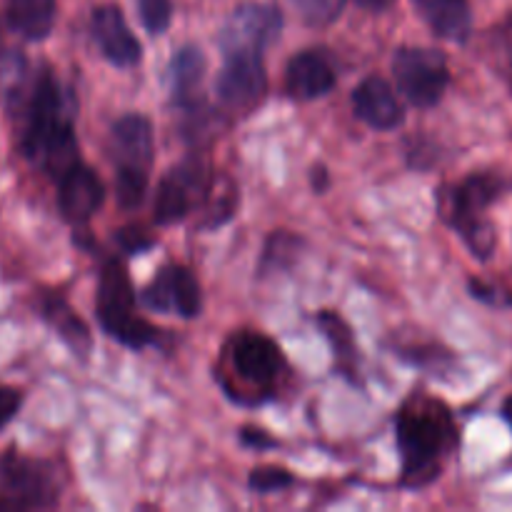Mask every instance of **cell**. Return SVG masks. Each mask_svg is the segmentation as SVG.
<instances>
[{"mask_svg": "<svg viewBox=\"0 0 512 512\" xmlns=\"http://www.w3.org/2000/svg\"><path fill=\"white\" fill-rule=\"evenodd\" d=\"M503 305H508V308H512V293H510V295H505V300H503Z\"/></svg>", "mask_w": 512, "mask_h": 512, "instance_id": "836d02e7", "label": "cell"}, {"mask_svg": "<svg viewBox=\"0 0 512 512\" xmlns=\"http://www.w3.org/2000/svg\"><path fill=\"white\" fill-rule=\"evenodd\" d=\"M223 70L215 80L218 103L230 115H248L263 103L268 93L263 50H228Z\"/></svg>", "mask_w": 512, "mask_h": 512, "instance_id": "30bf717a", "label": "cell"}, {"mask_svg": "<svg viewBox=\"0 0 512 512\" xmlns=\"http://www.w3.org/2000/svg\"><path fill=\"white\" fill-rule=\"evenodd\" d=\"M355 118L373 130H395L405 123L403 103L398 100L388 80L370 75L353 90Z\"/></svg>", "mask_w": 512, "mask_h": 512, "instance_id": "e0dca14e", "label": "cell"}, {"mask_svg": "<svg viewBox=\"0 0 512 512\" xmlns=\"http://www.w3.org/2000/svg\"><path fill=\"white\" fill-rule=\"evenodd\" d=\"M58 0H5V18L18 35L30 43L45 40L53 33Z\"/></svg>", "mask_w": 512, "mask_h": 512, "instance_id": "ffe728a7", "label": "cell"}, {"mask_svg": "<svg viewBox=\"0 0 512 512\" xmlns=\"http://www.w3.org/2000/svg\"><path fill=\"white\" fill-rule=\"evenodd\" d=\"M140 23L150 35H163L173 20V3L170 0H135Z\"/></svg>", "mask_w": 512, "mask_h": 512, "instance_id": "484cf974", "label": "cell"}, {"mask_svg": "<svg viewBox=\"0 0 512 512\" xmlns=\"http://www.w3.org/2000/svg\"><path fill=\"white\" fill-rule=\"evenodd\" d=\"M8 105L18 110L20 150L25 158L55 180L80 160L78 138H75V105L73 93L55 78L50 68H40L33 78L8 98Z\"/></svg>", "mask_w": 512, "mask_h": 512, "instance_id": "6da1fadb", "label": "cell"}, {"mask_svg": "<svg viewBox=\"0 0 512 512\" xmlns=\"http://www.w3.org/2000/svg\"><path fill=\"white\" fill-rule=\"evenodd\" d=\"M393 75L398 90L415 108H433L450 85L448 60L440 50L403 45L393 55Z\"/></svg>", "mask_w": 512, "mask_h": 512, "instance_id": "9c48e42d", "label": "cell"}, {"mask_svg": "<svg viewBox=\"0 0 512 512\" xmlns=\"http://www.w3.org/2000/svg\"><path fill=\"white\" fill-rule=\"evenodd\" d=\"M512 190V180L495 170L470 173L458 183H448L435 193L438 215L460 235L478 260H490L498 235L488 210Z\"/></svg>", "mask_w": 512, "mask_h": 512, "instance_id": "3957f363", "label": "cell"}, {"mask_svg": "<svg viewBox=\"0 0 512 512\" xmlns=\"http://www.w3.org/2000/svg\"><path fill=\"white\" fill-rule=\"evenodd\" d=\"M240 443H243L245 448L268 450V448H275V445H278V440L270 438L265 430H258V428H250V425H245V428L240 430Z\"/></svg>", "mask_w": 512, "mask_h": 512, "instance_id": "f546056e", "label": "cell"}, {"mask_svg": "<svg viewBox=\"0 0 512 512\" xmlns=\"http://www.w3.org/2000/svg\"><path fill=\"white\" fill-rule=\"evenodd\" d=\"M420 18L438 38L465 43L473 35V10L468 0H413Z\"/></svg>", "mask_w": 512, "mask_h": 512, "instance_id": "ac0fdd59", "label": "cell"}, {"mask_svg": "<svg viewBox=\"0 0 512 512\" xmlns=\"http://www.w3.org/2000/svg\"><path fill=\"white\" fill-rule=\"evenodd\" d=\"M90 33L100 55L115 68H135L143 60V45L133 35L118 5H98L90 15Z\"/></svg>", "mask_w": 512, "mask_h": 512, "instance_id": "5bb4252c", "label": "cell"}, {"mask_svg": "<svg viewBox=\"0 0 512 512\" xmlns=\"http://www.w3.org/2000/svg\"><path fill=\"white\" fill-rule=\"evenodd\" d=\"M495 53H498L500 70L512 85V23L500 33V43H495Z\"/></svg>", "mask_w": 512, "mask_h": 512, "instance_id": "f1b7e54d", "label": "cell"}, {"mask_svg": "<svg viewBox=\"0 0 512 512\" xmlns=\"http://www.w3.org/2000/svg\"><path fill=\"white\" fill-rule=\"evenodd\" d=\"M315 323L320 325V330H323L325 338H328L340 373L348 375L353 383H358V378H355V370H358V345H355L350 325L345 323L338 313H333V310H323V313H318Z\"/></svg>", "mask_w": 512, "mask_h": 512, "instance_id": "44dd1931", "label": "cell"}, {"mask_svg": "<svg viewBox=\"0 0 512 512\" xmlns=\"http://www.w3.org/2000/svg\"><path fill=\"white\" fill-rule=\"evenodd\" d=\"M20 405H23V393L18 388L0 385V430L18 415Z\"/></svg>", "mask_w": 512, "mask_h": 512, "instance_id": "83f0119b", "label": "cell"}, {"mask_svg": "<svg viewBox=\"0 0 512 512\" xmlns=\"http://www.w3.org/2000/svg\"><path fill=\"white\" fill-rule=\"evenodd\" d=\"M295 475L290 470L278 468V465H260L250 473L248 488L255 495H270V493H283V490L293 488Z\"/></svg>", "mask_w": 512, "mask_h": 512, "instance_id": "d4e9b609", "label": "cell"}, {"mask_svg": "<svg viewBox=\"0 0 512 512\" xmlns=\"http://www.w3.org/2000/svg\"><path fill=\"white\" fill-rule=\"evenodd\" d=\"M210 183H213V173L198 153H190L188 158L175 163L158 183L153 205L155 223L168 228L198 213L203 208Z\"/></svg>", "mask_w": 512, "mask_h": 512, "instance_id": "ba28073f", "label": "cell"}, {"mask_svg": "<svg viewBox=\"0 0 512 512\" xmlns=\"http://www.w3.org/2000/svg\"><path fill=\"white\" fill-rule=\"evenodd\" d=\"M205 70H208L205 53L193 43H185L183 48L175 50L168 65L170 98H173V105L183 110L188 118H193L195 123H198V115L205 105L203 95H200Z\"/></svg>", "mask_w": 512, "mask_h": 512, "instance_id": "2e32d148", "label": "cell"}, {"mask_svg": "<svg viewBox=\"0 0 512 512\" xmlns=\"http://www.w3.org/2000/svg\"><path fill=\"white\" fill-rule=\"evenodd\" d=\"M105 185L90 165L78 160L58 178V210L65 223L83 228L103 208Z\"/></svg>", "mask_w": 512, "mask_h": 512, "instance_id": "4fadbf2b", "label": "cell"}, {"mask_svg": "<svg viewBox=\"0 0 512 512\" xmlns=\"http://www.w3.org/2000/svg\"><path fill=\"white\" fill-rule=\"evenodd\" d=\"M95 315L103 333L123 348L135 353L145 348H163L168 330L155 328L143 315H138V293L130 280L128 265L120 258H105L100 265Z\"/></svg>", "mask_w": 512, "mask_h": 512, "instance_id": "5b68a950", "label": "cell"}, {"mask_svg": "<svg viewBox=\"0 0 512 512\" xmlns=\"http://www.w3.org/2000/svg\"><path fill=\"white\" fill-rule=\"evenodd\" d=\"M140 305L160 315L193 320L203 310V293L195 275L185 265L168 263L140 290Z\"/></svg>", "mask_w": 512, "mask_h": 512, "instance_id": "8fae6325", "label": "cell"}, {"mask_svg": "<svg viewBox=\"0 0 512 512\" xmlns=\"http://www.w3.org/2000/svg\"><path fill=\"white\" fill-rule=\"evenodd\" d=\"M283 33V13L270 3H243L220 28V50H268Z\"/></svg>", "mask_w": 512, "mask_h": 512, "instance_id": "7c38bea8", "label": "cell"}, {"mask_svg": "<svg viewBox=\"0 0 512 512\" xmlns=\"http://www.w3.org/2000/svg\"><path fill=\"white\" fill-rule=\"evenodd\" d=\"M238 188L233 185V180L228 178H215L213 175V183H210L208 195H205V203H203V228H220V225L228 223L230 218L235 215L238 210Z\"/></svg>", "mask_w": 512, "mask_h": 512, "instance_id": "7402d4cb", "label": "cell"}, {"mask_svg": "<svg viewBox=\"0 0 512 512\" xmlns=\"http://www.w3.org/2000/svg\"><path fill=\"white\" fill-rule=\"evenodd\" d=\"M115 243L125 255H145L148 250L155 248V238H150L145 230L135 228V225L115 230Z\"/></svg>", "mask_w": 512, "mask_h": 512, "instance_id": "4316f807", "label": "cell"}, {"mask_svg": "<svg viewBox=\"0 0 512 512\" xmlns=\"http://www.w3.org/2000/svg\"><path fill=\"white\" fill-rule=\"evenodd\" d=\"M355 3H358L360 8L370 10V13H383V10H388L395 0H355Z\"/></svg>", "mask_w": 512, "mask_h": 512, "instance_id": "1f68e13d", "label": "cell"}, {"mask_svg": "<svg viewBox=\"0 0 512 512\" xmlns=\"http://www.w3.org/2000/svg\"><path fill=\"white\" fill-rule=\"evenodd\" d=\"M108 150L115 165V200L123 210L140 208L155 160L153 123L140 113L123 115L110 128Z\"/></svg>", "mask_w": 512, "mask_h": 512, "instance_id": "8992f818", "label": "cell"}, {"mask_svg": "<svg viewBox=\"0 0 512 512\" xmlns=\"http://www.w3.org/2000/svg\"><path fill=\"white\" fill-rule=\"evenodd\" d=\"M503 418H505V423H508L510 430H512V395L503 403Z\"/></svg>", "mask_w": 512, "mask_h": 512, "instance_id": "d6a6232c", "label": "cell"}, {"mask_svg": "<svg viewBox=\"0 0 512 512\" xmlns=\"http://www.w3.org/2000/svg\"><path fill=\"white\" fill-rule=\"evenodd\" d=\"M335 83H338V68L328 50L323 48L295 53L285 68V93L298 103L323 98L335 88Z\"/></svg>", "mask_w": 512, "mask_h": 512, "instance_id": "9a60e30c", "label": "cell"}, {"mask_svg": "<svg viewBox=\"0 0 512 512\" xmlns=\"http://www.w3.org/2000/svg\"><path fill=\"white\" fill-rule=\"evenodd\" d=\"M395 440L400 453V485L425 488L435 483L445 460L460 443L453 410L440 398L415 390L395 413Z\"/></svg>", "mask_w": 512, "mask_h": 512, "instance_id": "7a4b0ae2", "label": "cell"}, {"mask_svg": "<svg viewBox=\"0 0 512 512\" xmlns=\"http://www.w3.org/2000/svg\"><path fill=\"white\" fill-rule=\"evenodd\" d=\"M310 180H313V188L315 193H325V188L330 185V178H328V170L320 165V168H313V173H310Z\"/></svg>", "mask_w": 512, "mask_h": 512, "instance_id": "4dcf8cb0", "label": "cell"}, {"mask_svg": "<svg viewBox=\"0 0 512 512\" xmlns=\"http://www.w3.org/2000/svg\"><path fill=\"white\" fill-rule=\"evenodd\" d=\"M60 473L53 463L15 450L0 460V510L53 508L60 500Z\"/></svg>", "mask_w": 512, "mask_h": 512, "instance_id": "52a82bcc", "label": "cell"}, {"mask_svg": "<svg viewBox=\"0 0 512 512\" xmlns=\"http://www.w3.org/2000/svg\"><path fill=\"white\" fill-rule=\"evenodd\" d=\"M285 373L288 360L273 338L255 330H240L225 343L218 380L235 403L258 405L273 398Z\"/></svg>", "mask_w": 512, "mask_h": 512, "instance_id": "277c9868", "label": "cell"}, {"mask_svg": "<svg viewBox=\"0 0 512 512\" xmlns=\"http://www.w3.org/2000/svg\"><path fill=\"white\" fill-rule=\"evenodd\" d=\"M40 318L55 330V335H60V340L73 350V355L88 358L90 348H93L90 330L88 325L83 323V318L70 308V303L63 295L45 293L43 298H40Z\"/></svg>", "mask_w": 512, "mask_h": 512, "instance_id": "d6986e66", "label": "cell"}, {"mask_svg": "<svg viewBox=\"0 0 512 512\" xmlns=\"http://www.w3.org/2000/svg\"><path fill=\"white\" fill-rule=\"evenodd\" d=\"M300 248H303V240H300L298 235H290L285 233V230L270 235L268 243H265L263 258H260V265H258L260 278H268V275L278 273V270H285L290 268V265H295Z\"/></svg>", "mask_w": 512, "mask_h": 512, "instance_id": "603a6c76", "label": "cell"}, {"mask_svg": "<svg viewBox=\"0 0 512 512\" xmlns=\"http://www.w3.org/2000/svg\"><path fill=\"white\" fill-rule=\"evenodd\" d=\"M348 0H288L290 8L300 15L305 25L323 28V25L335 23L343 13Z\"/></svg>", "mask_w": 512, "mask_h": 512, "instance_id": "cb8c5ba5", "label": "cell"}]
</instances>
